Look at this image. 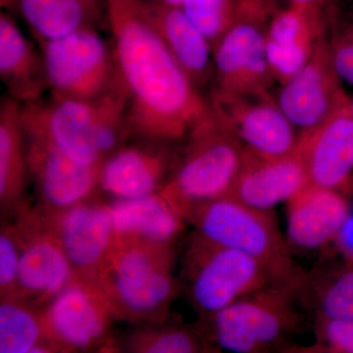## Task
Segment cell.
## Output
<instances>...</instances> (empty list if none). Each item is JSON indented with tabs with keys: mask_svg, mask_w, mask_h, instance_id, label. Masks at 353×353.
<instances>
[{
	"mask_svg": "<svg viewBox=\"0 0 353 353\" xmlns=\"http://www.w3.org/2000/svg\"><path fill=\"white\" fill-rule=\"evenodd\" d=\"M108 34L127 94L132 139L183 143L216 117L150 18L145 0H108Z\"/></svg>",
	"mask_w": 353,
	"mask_h": 353,
	"instance_id": "cell-1",
	"label": "cell"
},
{
	"mask_svg": "<svg viewBox=\"0 0 353 353\" xmlns=\"http://www.w3.org/2000/svg\"><path fill=\"white\" fill-rule=\"evenodd\" d=\"M23 118L79 163L101 167L132 138L125 90L94 101L50 97L22 104Z\"/></svg>",
	"mask_w": 353,
	"mask_h": 353,
	"instance_id": "cell-2",
	"label": "cell"
},
{
	"mask_svg": "<svg viewBox=\"0 0 353 353\" xmlns=\"http://www.w3.org/2000/svg\"><path fill=\"white\" fill-rule=\"evenodd\" d=\"M197 233L260 262L274 284L303 292L310 274L292 257L272 210L250 208L230 196L221 197L190 209L185 215Z\"/></svg>",
	"mask_w": 353,
	"mask_h": 353,
	"instance_id": "cell-3",
	"label": "cell"
},
{
	"mask_svg": "<svg viewBox=\"0 0 353 353\" xmlns=\"http://www.w3.org/2000/svg\"><path fill=\"white\" fill-rule=\"evenodd\" d=\"M183 143L161 194L185 218L190 209L228 196L243 167L246 148L217 114Z\"/></svg>",
	"mask_w": 353,
	"mask_h": 353,
	"instance_id": "cell-4",
	"label": "cell"
},
{
	"mask_svg": "<svg viewBox=\"0 0 353 353\" xmlns=\"http://www.w3.org/2000/svg\"><path fill=\"white\" fill-rule=\"evenodd\" d=\"M279 9L274 0H236L233 23L213 48L210 92L267 97L275 82L265 37Z\"/></svg>",
	"mask_w": 353,
	"mask_h": 353,
	"instance_id": "cell-5",
	"label": "cell"
},
{
	"mask_svg": "<svg viewBox=\"0 0 353 353\" xmlns=\"http://www.w3.org/2000/svg\"><path fill=\"white\" fill-rule=\"evenodd\" d=\"M299 290L269 284L211 316V334L222 350L234 353L267 352L301 326Z\"/></svg>",
	"mask_w": 353,
	"mask_h": 353,
	"instance_id": "cell-6",
	"label": "cell"
},
{
	"mask_svg": "<svg viewBox=\"0 0 353 353\" xmlns=\"http://www.w3.org/2000/svg\"><path fill=\"white\" fill-rule=\"evenodd\" d=\"M43 53L50 94L94 101L125 90L110 41L97 30L34 39Z\"/></svg>",
	"mask_w": 353,
	"mask_h": 353,
	"instance_id": "cell-7",
	"label": "cell"
},
{
	"mask_svg": "<svg viewBox=\"0 0 353 353\" xmlns=\"http://www.w3.org/2000/svg\"><path fill=\"white\" fill-rule=\"evenodd\" d=\"M187 272L192 303L209 318L241 297L274 284L257 260L199 233L190 246Z\"/></svg>",
	"mask_w": 353,
	"mask_h": 353,
	"instance_id": "cell-8",
	"label": "cell"
},
{
	"mask_svg": "<svg viewBox=\"0 0 353 353\" xmlns=\"http://www.w3.org/2000/svg\"><path fill=\"white\" fill-rule=\"evenodd\" d=\"M208 97L219 119L248 152L267 158L287 157L296 152L299 139L296 128L271 95L210 92Z\"/></svg>",
	"mask_w": 353,
	"mask_h": 353,
	"instance_id": "cell-9",
	"label": "cell"
},
{
	"mask_svg": "<svg viewBox=\"0 0 353 353\" xmlns=\"http://www.w3.org/2000/svg\"><path fill=\"white\" fill-rule=\"evenodd\" d=\"M281 85L276 102L301 132L319 126L350 101L325 39L316 46L307 63Z\"/></svg>",
	"mask_w": 353,
	"mask_h": 353,
	"instance_id": "cell-10",
	"label": "cell"
},
{
	"mask_svg": "<svg viewBox=\"0 0 353 353\" xmlns=\"http://www.w3.org/2000/svg\"><path fill=\"white\" fill-rule=\"evenodd\" d=\"M297 150L307 183L347 192L353 176V111L350 101L319 126L299 134Z\"/></svg>",
	"mask_w": 353,
	"mask_h": 353,
	"instance_id": "cell-11",
	"label": "cell"
},
{
	"mask_svg": "<svg viewBox=\"0 0 353 353\" xmlns=\"http://www.w3.org/2000/svg\"><path fill=\"white\" fill-rule=\"evenodd\" d=\"M170 263V254L161 248L154 255L145 248H123L114 259V296L134 314L163 310L176 292Z\"/></svg>",
	"mask_w": 353,
	"mask_h": 353,
	"instance_id": "cell-12",
	"label": "cell"
},
{
	"mask_svg": "<svg viewBox=\"0 0 353 353\" xmlns=\"http://www.w3.org/2000/svg\"><path fill=\"white\" fill-rule=\"evenodd\" d=\"M23 115V114H22ZM28 168L43 199L54 208L79 204L99 185V167L85 166L57 148L38 128L26 122Z\"/></svg>",
	"mask_w": 353,
	"mask_h": 353,
	"instance_id": "cell-13",
	"label": "cell"
},
{
	"mask_svg": "<svg viewBox=\"0 0 353 353\" xmlns=\"http://www.w3.org/2000/svg\"><path fill=\"white\" fill-rule=\"evenodd\" d=\"M134 139L111 153L99 167V185L117 199L155 194L176 161L172 145Z\"/></svg>",
	"mask_w": 353,
	"mask_h": 353,
	"instance_id": "cell-14",
	"label": "cell"
},
{
	"mask_svg": "<svg viewBox=\"0 0 353 353\" xmlns=\"http://www.w3.org/2000/svg\"><path fill=\"white\" fill-rule=\"evenodd\" d=\"M322 8L289 4L279 9L269 22L265 37L267 59L274 79L281 85L307 63L323 41Z\"/></svg>",
	"mask_w": 353,
	"mask_h": 353,
	"instance_id": "cell-15",
	"label": "cell"
},
{
	"mask_svg": "<svg viewBox=\"0 0 353 353\" xmlns=\"http://www.w3.org/2000/svg\"><path fill=\"white\" fill-rule=\"evenodd\" d=\"M307 183L299 150L287 157H261L246 150L245 161L227 196L260 209L272 210L288 201Z\"/></svg>",
	"mask_w": 353,
	"mask_h": 353,
	"instance_id": "cell-16",
	"label": "cell"
},
{
	"mask_svg": "<svg viewBox=\"0 0 353 353\" xmlns=\"http://www.w3.org/2000/svg\"><path fill=\"white\" fill-rule=\"evenodd\" d=\"M287 202L289 241L301 250H318L334 243L352 211L343 192L310 183Z\"/></svg>",
	"mask_w": 353,
	"mask_h": 353,
	"instance_id": "cell-17",
	"label": "cell"
},
{
	"mask_svg": "<svg viewBox=\"0 0 353 353\" xmlns=\"http://www.w3.org/2000/svg\"><path fill=\"white\" fill-rule=\"evenodd\" d=\"M0 79L6 94L21 105L38 101L50 92L38 43L28 39L16 18L4 10L0 12Z\"/></svg>",
	"mask_w": 353,
	"mask_h": 353,
	"instance_id": "cell-18",
	"label": "cell"
},
{
	"mask_svg": "<svg viewBox=\"0 0 353 353\" xmlns=\"http://www.w3.org/2000/svg\"><path fill=\"white\" fill-rule=\"evenodd\" d=\"M150 18L171 54L201 92L212 87L213 48L180 7L145 0Z\"/></svg>",
	"mask_w": 353,
	"mask_h": 353,
	"instance_id": "cell-19",
	"label": "cell"
},
{
	"mask_svg": "<svg viewBox=\"0 0 353 353\" xmlns=\"http://www.w3.org/2000/svg\"><path fill=\"white\" fill-rule=\"evenodd\" d=\"M106 305L83 285H67L53 299L48 313L51 333L70 347H92L106 330Z\"/></svg>",
	"mask_w": 353,
	"mask_h": 353,
	"instance_id": "cell-20",
	"label": "cell"
},
{
	"mask_svg": "<svg viewBox=\"0 0 353 353\" xmlns=\"http://www.w3.org/2000/svg\"><path fill=\"white\" fill-rule=\"evenodd\" d=\"M114 234L168 246L183 229V216L163 194L120 199L110 208Z\"/></svg>",
	"mask_w": 353,
	"mask_h": 353,
	"instance_id": "cell-21",
	"label": "cell"
},
{
	"mask_svg": "<svg viewBox=\"0 0 353 353\" xmlns=\"http://www.w3.org/2000/svg\"><path fill=\"white\" fill-rule=\"evenodd\" d=\"M113 236L109 208L76 204L67 209L60 222V245L77 268L88 270L101 263Z\"/></svg>",
	"mask_w": 353,
	"mask_h": 353,
	"instance_id": "cell-22",
	"label": "cell"
},
{
	"mask_svg": "<svg viewBox=\"0 0 353 353\" xmlns=\"http://www.w3.org/2000/svg\"><path fill=\"white\" fill-rule=\"evenodd\" d=\"M2 10L24 21L34 39H55L94 25L97 0H0Z\"/></svg>",
	"mask_w": 353,
	"mask_h": 353,
	"instance_id": "cell-23",
	"label": "cell"
},
{
	"mask_svg": "<svg viewBox=\"0 0 353 353\" xmlns=\"http://www.w3.org/2000/svg\"><path fill=\"white\" fill-rule=\"evenodd\" d=\"M71 266L59 240L36 239L20 252L16 285L28 294L55 296L69 284Z\"/></svg>",
	"mask_w": 353,
	"mask_h": 353,
	"instance_id": "cell-24",
	"label": "cell"
},
{
	"mask_svg": "<svg viewBox=\"0 0 353 353\" xmlns=\"http://www.w3.org/2000/svg\"><path fill=\"white\" fill-rule=\"evenodd\" d=\"M28 168L27 138L22 108L4 94L0 101V194L12 196L22 188Z\"/></svg>",
	"mask_w": 353,
	"mask_h": 353,
	"instance_id": "cell-25",
	"label": "cell"
},
{
	"mask_svg": "<svg viewBox=\"0 0 353 353\" xmlns=\"http://www.w3.org/2000/svg\"><path fill=\"white\" fill-rule=\"evenodd\" d=\"M41 325L19 304L3 301L0 306V352H46Z\"/></svg>",
	"mask_w": 353,
	"mask_h": 353,
	"instance_id": "cell-26",
	"label": "cell"
},
{
	"mask_svg": "<svg viewBox=\"0 0 353 353\" xmlns=\"http://www.w3.org/2000/svg\"><path fill=\"white\" fill-rule=\"evenodd\" d=\"M308 285L314 287L317 317L353 319V266L347 264V268L320 282L310 275L306 287Z\"/></svg>",
	"mask_w": 353,
	"mask_h": 353,
	"instance_id": "cell-27",
	"label": "cell"
},
{
	"mask_svg": "<svg viewBox=\"0 0 353 353\" xmlns=\"http://www.w3.org/2000/svg\"><path fill=\"white\" fill-rule=\"evenodd\" d=\"M236 0H187L181 7L212 48L231 27Z\"/></svg>",
	"mask_w": 353,
	"mask_h": 353,
	"instance_id": "cell-28",
	"label": "cell"
},
{
	"mask_svg": "<svg viewBox=\"0 0 353 353\" xmlns=\"http://www.w3.org/2000/svg\"><path fill=\"white\" fill-rule=\"evenodd\" d=\"M316 343L311 352L353 353V319L317 317Z\"/></svg>",
	"mask_w": 353,
	"mask_h": 353,
	"instance_id": "cell-29",
	"label": "cell"
},
{
	"mask_svg": "<svg viewBox=\"0 0 353 353\" xmlns=\"http://www.w3.org/2000/svg\"><path fill=\"white\" fill-rule=\"evenodd\" d=\"M201 341L189 330L173 328L163 330L143 341L138 350L153 353H192L201 352Z\"/></svg>",
	"mask_w": 353,
	"mask_h": 353,
	"instance_id": "cell-30",
	"label": "cell"
},
{
	"mask_svg": "<svg viewBox=\"0 0 353 353\" xmlns=\"http://www.w3.org/2000/svg\"><path fill=\"white\" fill-rule=\"evenodd\" d=\"M332 61L341 82L353 85V25L328 41Z\"/></svg>",
	"mask_w": 353,
	"mask_h": 353,
	"instance_id": "cell-31",
	"label": "cell"
},
{
	"mask_svg": "<svg viewBox=\"0 0 353 353\" xmlns=\"http://www.w3.org/2000/svg\"><path fill=\"white\" fill-rule=\"evenodd\" d=\"M19 261L20 250L12 236L2 233L0 236V285L2 292L15 287Z\"/></svg>",
	"mask_w": 353,
	"mask_h": 353,
	"instance_id": "cell-32",
	"label": "cell"
},
{
	"mask_svg": "<svg viewBox=\"0 0 353 353\" xmlns=\"http://www.w3.org/2000/svg\"><path fill=\"white\" fill-rule=\"evenodd\" d=\"M334 243L345 259V263L353 266V212L350 211L347 220L341 227Z\"/></svg>",
	"mask_w": 353,
	"mask_h": 353,
	"instance_id": "cell-33",
	"label": "cell"
},
{
	"mask_svg": "<svg viewBox=\"0 0 353 353\" xmlns=\"http://www.w3.org/2000/svg\"><path fill=\"white\" fill-rule=\"evenodd\" d=\"M289 4H294V6H303L318 7L322 8L323 6L327 3L329 0H287Z\"/></svg>",
	"mask_w": 353,
	"mask_h": 353,
	"instance_id": "cell-34",
	"label": "cell"
},
{
	"mask_svg": "<svg viewBox=\"0 0 353 353\" xmlns=\"http://www.w3.org/2000/svg\"><path fill=\"white\" fill-rule=\"evenodd\" d=\"M150 1L167 6L180 7L181 8L187 0H150Z\"/></svg>",
	"mask_w": 353,
	"mask_h": 353,
	"instance_id": "cell-35",
	"label": "cell"
},
{
	"mask_svg": "<svg viewBox=\"0 0 353 353\" xmlns=\"http://www.w3.org/2000/svg\"><path fill=\"white\" fill-rule=\"evenodd\" d=\"M347 190H350V192H353V176L352 178V181H350V185H348Z\"/></svg>",
	"mask_w": 353,
	"mask_h": 353,
	"instance_id": "cell-36",
	"label": "cell"
},
{
	"mask_svg": "<svg viewBox=\"0 0 353 353\" xmlns=\"http://www.w3.org/2000/svg\"><path fill=\"white\" fill-rule=\"evenodd\" d=\"M350 104H352V108L353 111V99H352V97H350Z\"/></svg>",
	"mask_w": 353,
	"mask_h": 353,
	"instance_id": "cell-37",
	"label": "cell"
}]
</instances>
